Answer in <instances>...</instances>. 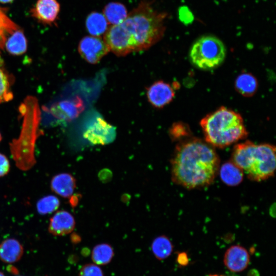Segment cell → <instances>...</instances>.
<instances>
[{
  "label": "cell",
  "instance_id": "2",
  "mask_svg": "<svg viewBox=\"0 0 276 276\" xmlns=\"http://www.w3.org/2000/svg\"><path fill=\"white\" fill-rule=\"evenodd\" d=\"M167 14L158 12L147 1H142L121 24L116 25L131 53L147 50L163 37Z\"/></svg>",
  "mask_w": 276,
  "mask_h": 276
},
{
  "label": "cell",
  "instance_id": "3",
  "mask_svg": "<svg viewBox=\"0 0 276 276\" xmlns=\"http://www.w3.org/2000/svg\"><path fill=\"white\" fill-rule=\"evenodd\" d=\"M200 125L205 141L213 147L225 148L248 134L241 115L224 106L206 115Z\"/></svg>",
  "mask_w": 276,
  "mask_h": 276
},
{
  "label": "cell",
  "instance_id": "10",
  "mask_svg": "<svg viewBox=\"0 0 276 276\" xmlns=\"http://www.w3.org/2000/svg\"><path fill=\"white\" fill-rule=\"evenodd\" d=\"M60 9L57 0H37L30 13L40 22L51 25L56 20Z\"/></svg>",
  "mask_w": 276,
  "mask_h": 276
},
{
  "label": "cell",
  "instance_id": "29",
  "mask_svg": "<svg viewBox=\"0 0 276 276\" xmlns=\"http://www.w3.org/2000/svg\"><path fill=\"white\" fill-rule=\"evenodd\" d=\"M14 0H0V3L1 4H9L11 3Z\"/></svg>",
  "mask_w": 276,
  "mask_h": 276
},
{
  "label": "cell",
  "instance_id": "27",
  "mask_svg": "<svg viewBox=\"0 0 276 276\" xmlns=\"http://www.w3.org/2000/svg\"><path fill=\"white\" fill-rule=\"evenodd\" d=\"M10 169V165L8 158L0 153V177L6 175Z\"/></svg>",
  "mask_w": 276,
  "mask_h": 276
},
{
  "label": "cell",
  "instance_id": "32",
  "mask_svg": "<svg viewBox=\"0 0 276 276\" xmlns=\"http://www.w3.org/2000/svg\"><path fill=\"white\" fill-rule=\"evenodd\" d=\"M1 140H2V136H1V134L0 133V142H1Z\"/></svg>",
  "mask_w": 276,
  "mask_h": 276
},
{
  "label": "cell",
  "instance_id": "13",
  "mask_svg": "<svg viewBox=\"0 0 276 276\" xmlns=\"http://www.w3.org/2000/svg\"><path fill=\"white\" fill-rule=\"evenodd\" d=\"M24 254V248L15 239L8 238L0 244V260L6 263L18 261Z\"/></svg>",
  "mask_w": 276,
  "mask_h": 276
},
{
  "label": "cell",
  "instance_id": "12",
  "mask_svg": "<svg viewBox=\"0 0 276 276\" xmlns=\"http://www.w3.org/2000/svg\"><path fill=\"white\" fill-rule=\"evenodd\" d=\"M76 187V179L72 174L67 173L55 175L51 181L52 190L64 198L72 196Z\"/></svg>",
  "mask_w": 276,
  "mask_h": 276
},
{
  "label": "cell",
  "instance_id": "25",
  "mask_svg": "<svg viewBox=\"0 0 276 276\" xmlns=\"http://www.w3.org/2000/svg\"><path fill=\"white\" fill-rule=\"evenodd\" d=\"M78 276H104L102 269L95 263L84 265L80 269Z\"/></svg>",
  "mask_w": 276,
  "mask_h": 276
},
{
  "label": "cell",
  "instance_id": "4",
  "mask_svg": "<svg viewBox=\"0 0 276 276\" xmlns=\"http://www.w3.org/2000/svg\"><path fill=\"white\" fill-rule=\"evenodd\" d=\"M252 181L260 182L274 175L275 147L270 144H256L246 141L236 145L231 160Z\"/></svg>",
  "mask_w": 276,
  "mask_h": 276
},
{
  "label": "cell",
  "instance_id": "30",
  "mask_svg": "<svg viewBox=\"0 0 276 276\" xmlns=\"http://www.w3.org/2000/svg\"><path fill=\"white\" fill-rule=\"evenodd\" d=\"M209 276H219V275L216 274H210Z\"/></svg>",
  "mask_w": 276,
  "mask_h": 276
},
{
  "label": "cell",
  "instance_id": "17",
  "mask_svg": "<svg viewBox=\"0 0 276 276\" xmlns=\"http://www.w3.org/2000/svg\"><path fill=\"white\" fill-rule=\"evenodd\" d=\"M108 22L103 13L94 12L86 18L85 25L91 36H99L104 35L108 29Z\"/></svg>",
  "mask_w": 276,
  "mask_h": 276
},
{
  "label": "cell",
  "instance_id": "19",
  "mask_svg": "<svg viewBox=\"0 0 276 276\" xmlns=\"http://www.w3.org/2000/svg\"><path fill=\"white\" fill-rule=\"evenodd\" d=\"M173 245L169 238L164 235L156 237L151 244V250L155 257L159 260L168 258L172 254Z\"/></svg>",
  "mask_w": 276,
  "mask_h": 276
},
{
  "label": "cell",
  "instance_id": "23",
  "mask_svg": "<svg viewBox=\"0 0 276 276\" xmlns=\"http://www.w3.org/2000/svg\"><path fill=\"white\" fill-rule=\"evenodd\" d=\"M13 97L10 91V82L8 75L0 67V103L10 100Z\"/></svg>",
  "mask_w": 276,
  "mask_h": 276
},
{
  "label": "cell",
  "instance_id": "21",
  "mask_svg": "<svg viewBox=\"0 0 276 276\" xmlns=\"http://www.w3.org/2000/svg\"><path fill=\"white\" fill-rule=\"evenodd\" d=\"M19 28L7 15V10L0 7V49H3L7 37Z\"/></svg>",
  "mask_w": 276,
  "mask_h": 276
},
{
  "label": "cell",
  "instance_id": "14",
  "mask_svg": "<svg viewBox=\"0 0 276 276\" xmlns=\"http://www.w3.org/2000/svg\"><path fill=\"white\" fill-rule=\"evenodd\" d=\"M218 172L223 182L229 186H236L241 183L244 175L243 171L231 160L220 166Z\"/></svg>",
  "mask_w": 276,
  "mask_h": 276
},
{
  "label": "cell",
  "instance_id": "31",
  "mask_svg": "<svg viewBox=\"0 0 276 276\" xmlns=\"http://www.w3.org/2000/svg\"><path fill=\"white\" fill-rule=\"evenodd\" d=\"M0 276H5V275L2 272L0 271Z\"/></svg>",
  "mask_w": 276,
  "mask_h": 276
},
{
  "label": "cell",
  "instance_id": "26",
  "mask_svg": "<svg viewBox=\"0 0 276 276\" xmlns=\"http://www.w3.org/2000/svg\"><path fill=\"white\" fill-rule=\"evenodd\" d=\"M178 16L180 20L185 25L191 24L194 19L192 12L186 6H181L179 8Z\"/></svg>",
  "mask_w": 276,
  "mask_h": 276
},
{
  "label": "cell",
  "instance_id": "7",
  "mask_svg": "<svg viewBox=\"0 0 276 276\" xmlns=\"http://www.w3.org/2000/svg\"><path fill=\"white\" fill-rule=\"evenodd\" d=\"M78 51L81 57L91 64L99 62L110 51L103 39L91 35L85 36L80 41Z\"/></svg>",
  "mask_w": 276,
  "mask_h": 276
},
{
  "label": "cell",
  "instance_id": "9",
  "mask_svg": "<svg viewBox=\"0 0 276 276\" xmlns=\"http://www.w3.org/2000/svg\"><path fill=\"white\" fill-rule=\"evenodd\" d=\"M223 262L231 271L239 272L244 270L250 262V256L246 249L239 245L230 246L225 252Z\"/></svg>",
  "mask_w": 276,
  "mask_h": 276
},
{
  "label": "cell",
  "instance_id": "16",
  "mask_svg": "<svg viewBox=\"0 0 276 276\" xmlns=\"http://www.w3.org/2000/svg\"><path fill=\"white\" fill-rule=\"evenodd\" d=\"M5 47L11 54L20 55L27 49V40L23 31L19 28L12 32L7 38Z\"/></svg>",
  "mask_w": 276,
  "mask_h": 276
},
{
  "label": "cell",
  "instance_id": "33",
  "mask_svg": "<svg viewBox=\"0 0 276 276\" xmlns=\"http://www.w3.org/2000/svg\"><path fill=\"white\" fill-rule=\"evenodd\" d=\"M219 276H224V275H219Z\"/></svg>",
  "mask_w": 276,
  "mask_h": 276
},
{
  "label": "cell",
  "instance_id": "8",
  "mask_svg": "<svg viewBox=\"0 0 276 276\" xmlns=\"http://www.w3.org/2000/svg\"><path fill=\"white\" fill-rule=\"evenodd\" d=\"M175 86L163 81H157L148 88L149 102L156 108H162L169 104L175 96Z\"/></svg>",
  "mask_w": 276,
  "mask_h": 276
},
{
  "label": "cell",
  "instance_id": "22",
  "mask_svg": "<svg viewBox=\"0 0 276 276\" xmlns=\"http://www.w3.org/2000/svg\"><path fill=\"white\" fill-rule=\"evenodd\" d=\"M60 205L59 199L54 195H48L40 198L36 203L37 212L41 215L54 212Z\"/></svg>",
  "mask_w": 276,
  "mask_h": 276
},
{
  "label": "cell",
  "instance_id": "5",
  "mask_svg": "<svg viewBox=\"0 0 276 276\" xmlns=\"http://www.w3.org/2000/svg\"><path fill=\"white\" fill-rule=\"evenodd\" d=\"M226 54L225 47L218 38L206 35L197 39L190 51L191 63L202 70H211L220 66Z\"/></svg>",
  "mask_w": 276,
  "mask_h": 276
},
{
  "label": "cell",
  "instance_id": "18",
  "mask_svg": "<svg viewBox=\"0 0 276 276\" xmlns=\"http://www.w3.org/2000/svg\"><path fill=\"white\" fill-rule=\"evenodd\" d=\"M103 14L108 24L113 26L123 22L128 13L123 4L118 2H111L105 6Z\"/></svg>",
  "mask_w": 276,
  "mask_h": 276
},
{
  "label": "cell",
  "instance_id": "15",
  "mask_svg": "<svg viewBox=\"0 0 276 276\" xmlns=\"http://www.w3.org/2000/svg\"><path fill=\"white\" fill-rule=\"evenodd\" d=\"M235 87L240 95L245 97H250L256 94L258 82L256 78L251 74L243 73L236 78Z\"/></svg>",
  "mask_w": 276,
  "mask_h": 276
},
{
  "label": "cell",
  "instance_id": "6",
  "mask_svg": "<svg viewBox=\"0 0 276 276\" xmlns=\"http://www.w3.org/2000/svg\"><path fill=\"white\" fill-rule=\"evenodd\" d=\"M83 136L92 144L106 145L115 139L116 128L101 117H97L87 124Z\"/></svg>",
  "mask_w": 276,
  "mask_h": 276
},
{
  "label": "cell",
  "instance_id": "20",
  "mask_svg": "<svg viewBox=\"0 0 276 276\" xmlns=\"http://www.w3.org/2000/svg\"><path fill=\"white\" fill-rule=\"evenodd\" d=\"M113 256V248L107 243L96 245L91 251V260L98 265H105L109 264Z\"/></svg>",
  "mask_w": 276,
  "mask_h": 276
},
{
  "label": "cell",
  "instance_id": "11",
  "mask_svg": "<svg viewBox=\"0 0 276 276\" xmlns=\"http://www.w3.org/2000/svg\"><path fill=\"white\" fill-rule=\"evenodd\" d=\"M75 226L74 216L68 212H57L50 219L49 232L54 236H63L71 233Z\"/></svg>",
  "mask_w": 276,
  "mask_h": 276
},
{
  "label": "cell",
  "instance_id": "28",
  "mask_svg": "<svg viewBox=\"0 0 276 276\" xmlns=\"http://www.w3.org/2000/svg\"><path fill=\"white\" fill-rule=\"evenodd\" d=\"M177 263L181 266H186L189 263V259L186 252H181L177 254Z\"/></svg>",
  "mask_w": 276,
  "mask_h": 276
},
{
  "label": "cell",
  "instance_id": "1",
  "mask_svg": "<svg viewBox=\"0 0 276 276\" xmlns=\"http://www.w3.org/2000/svg\"><path fill=\"white\" fill-rule=\"evenodd\" d=\"M213 147L196 138L180 141L171 160V177L176 184L194 189L213 183L220 167Z\"/></svg>",
  "mask_w": 276,
  "mask_h": 276
},
{
  "label": "cell",
  "instance_id": "24",
  "mask_svg": "<svg viewBox=\"0 0 276 276\" xmlns=\"http://www.w3.org/2000/svg\"><path fill=\"white\" fill-rule=\"evenodd\" d=\"M189 127L183 123H174L169 130L170 136L174 141L185 139L190 135Z\"/></svg>",
  "mask_w": 276,
  "mask_h": 276
}]
</instances>
